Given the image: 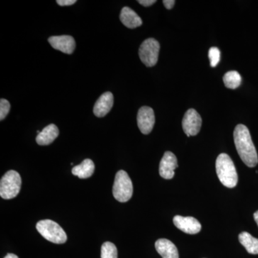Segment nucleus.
<instances>
[{"label":"nucleus","mask_w":258,"mask_h":258,"mask_svg":"<svg viewBox=\"0 0 258 258\" xmlns=\"http://www.w3.org/2000/svg\"><path fill=\"white\" fill-rule=\"evenodd\" d=\"M234 140L237 153L244 164L249 167H254L257 165V151L247 126L239 124L235 127L234 131Z\"/></svg>","instance_id":"1"},{"label":"nucleus","mask_w":258,"mask_h":258,"mask_svg":"<svg viewBox=\"0 0 258 258\" xmlns=\"http://www.w3.org/2000/svg\"><path fill=\"white\" fill-rule=\"evenodd\" d=\"M217 176L226 187L233 188L238 182V175L233 161L227 154H221L216 160Z\"/></svg>","instance_id":"2"},{"label":"nucleus","mask_w":258,"mask_h":258,"mask_svg":"<svg viewBox=\"0 0 258 258\" xmlns=\"http://www.w3.org/2000/svg\"><path fill=\"white\" fill-rule=\"evenodd\" d=\"M36 228L44 238L52 243L63 244L67 241V235L63 229L52 220H40L37 222Z\"/></svg>","instance_id":"3"},{"label":"nucleus","mask_w":258,"mask_h":258,"mask_svg":"<svg viewBox=\"0 0 258 258\" xmlns=\"http://www.w3.org/2000/svg\"><path fill=\"white\" fill-rule=\"evenodd\" d=\"M22 179L18 171H8L0 181V196L4 200L16 198L21 189Z\"/></svg>","instance_id":"4"},{"label":"nucleus","mask_w":258,"mask_h":258,"mask_svg":"<svg viewBox=\"0 0 258 258\" xmlns=\"http://www.w3.org/2000/svg\"><path fill=\"white\" fill-rule=\"evenodd\" d=\"M113 197L120 203H126L133 195V184L128 174L125 171L116 173L113 186Z\"/></svg>","instance_id":"5"},{"label":"nucleus","mask_w":258,"mask_h":258,"mask_svg":"<svg viewBox=\"0 0 258 258\" xmlns=\"http://www.w3.org/2000/svg\"><path fill=\"white\" fill-rule=\"evenodd\" d=\"M160 45L157 40L149 38L144 40L139 47V55L141 60L147 67H153L157 63Z\"/></svg>","instance_id":"6"},{"label":"nucleus","mask_w":258,"mask_h":258,"mask_svg":"<svg viewBox=\"0 0 258 258\" xmlns=\"http://www.w3.org/2000/svg\"><path fill=\"white\" fill-rule=\"evenodd\" d=\"M202 118L196 110L191 108L185 113L182 120V128L188 137L196 136L200 132Z\"/></svg>","instance_id":"7"},{"label":"nucleus","mask_w":258,"mask_h":258,"mask_svg":"<svg viewBox=\"0 0 258 258\" xmlns=\"http://www.w3.org/2000/svg\"><path fill=\"white\" fill-rule=\"evenodd\" d=\"M137 123L142 134H149L152 132L155 123L154 110L149 106H143L139 110Z\"/></svg>","instance_id":"8"},{"label":"nucleus","mask_w":258,"mask_h":258,"mask_svg":"<svg viewBox=\"0 0 258 258\" xmlns=\"http://www.w3.org/2000/svg\"><path fill=\"white\" fill-rule=\"evenodd\" d=\"M178 167L177 159L171 152H166L163 156L159 164V174L165 179H171L174 177V170Z\"/></svg>","instance_id":"9"},{"label":"nucleus","mask_w":258,"mask_h":258,"mask_svg":"<svg viewBox=\"0 0 258 258\" xmlns=\"http://www.w3.org/2000/svg\"><path fill=\"white\" fill-rule=\"evenodd\" d=\"M174 225L179 230L182 231L186 234L195 235L200 232L202 228L201 224L197 219L192 217H182L176 215L174 217Z\"/></svg>","instance_id":"10"},{"label":"nucleus","mask_w":258,"mask_h":258,"mask_svg":"<svg viewBox=\"0 0 258 258\" xmlns=\"http://www.w3.org/2000/svg\"><path fill=\"white\" fill-rule=\"evenodd\" d=\"M51 46L57 50L66 54H72L76 48V41L74 37L70 35L52 36L48 38Z\"/></svg>","instance_id":"11"},{"label":"nucleus","mask_w":258,"mask_h":258,"mask_svg":"<svg viewBox=\"0 0 258 258\" xmlns=\"http://www.w3.org/2000/svg\"><path fill=\"white\" fill-rule=\"evenodd\" d=\"M113 106V96L111 92L102 94L93 107V113L98 118L108 114Z\"/></svg>","instance_id":"12"},{"label":"nucleus","mask_w":258,"mask_h":258,"mask_svg":"<svg viewBox=\"0 0 258 258\" xmlns=\"http://www.w3.org/2000/svg\"><path fill=\"white\" fill-rule=\"evenodd\" d=\"M155 247L162 258H179V252L175 244L167 239L158 240Z\"/></svg>","instance_id":"13"},{"label":"nucleus","mask_w":258,"mask_h":258,"mask_svg":"<svg viewBox=\"0 0 258 258\" xmlns=\"http://www.w3.org/2000/svg\"><path fill=\"white\" fill-rule=\"evenodd\" d=\"M120 20L124 26L130 29L138 28L142 25V20L133 10L125 7L121 10Z\"/></svg>","instance_id":"14"},{"label":"nucleus","mask_w":258,"mask_h":258,"mask_svg":"<svg viewBox=\"0 0 258 258\" xmlns=\"http://www.w3.org/2000/svg\"><path fill=\"white\" fill-rule=\"evenodd\" d=\"M58 135V128L55 124H50L42 129V132L37 136L36 142L40 146L49 145L55 141Z\"/></svg>","instance_id":"15"},{"label":"nucleus","mask_w":258,"mask_h":258,"mask_svg":"<svg viewBox=\"0 0 258 258\" xmlns=\"http://www.w3.org/2000/svg\"><path fill=\"white\" fill-rule=\"evenodd\" d=\"M94 171V163L91 159H86L79 165L74 166L72 173L80 179H87L93 175Z\"/></svg>","instance_id":"16"},{"label":"nucleus","mask_w":258,"mask_h":258,"mask_svg":"<svg viewBox=\"0 0 258 258\" xmlns=\"http://www.w3.org/2000/svg\"><path fill=\"white\" fill-rule=\"evenodd\" d=\"M239 241L249 254H258V239L252 237L247 232L239 235Z\"/></svg>","instance_id":"17"},{"label":"nucleus","mask_w":258,"mask_h":258,"mask_svg":"<svg viewBox=\"0 0 258 258\" xmlns=\"http://www.w3.org/2000/svg\"><path fill=\"white\" fill-rule=\"evenodd\" d=\"M224 83L226 87L230 89H236L240 86L242 78L238 72L235 71H229L224 76Z\"/></svg>","instance_id":"18"},{"label":"nucleus","mask_w":258,"mask_h":258,"mask_svg":"<svg viewBox=\"0 0 258 258\" xmlns=\"http://www.w3.org/2000/svg\"><path fill=\"white\" fill-rule=\"evenodd\" d=\"M101 258H118V250L114 244L106 242L101 247Z\"/></svg>","instance_id":"19"},{"label":"nucleus","mask_w":258,"mask_h":258,"mask_svg":"<svg viewBox=\"0 0 258 258\" xmlns=\"http://www.w3.org/2000/svg\"><path fill=\"white\" fill-rule=\"evenodd\" d=\"M209 58L212 67H216L220 60V51L217 47H212L209 50Z\"/></svg>","instance_id":"20"},{"label":"nucleus","mask_w":258,"mask_h":258,"mask_svg":"<svg viewBox=\"0 0 258 258\" xmlns=\"http://www.w3.org/2000/svg\"><path fill=\"white\" fill-rule=\"evenodd\" d=\"M10 110V103L6 99L0 100V120H4L9 113Z\"/></svg>","instance_id":"21"},{"label":"nucleus","mask_w":258,"mask_h":258,"mask_svg":"<svg viewBox=\"0 0 258 258\" xmlns=\"http://www.w3.org/2000/svg\"><path fill=\"white\" fill-rule=\"evenodd\" d=\"M56 3L60 6H70L76 3V0H57Z\"/></svg>","instance_id":"22"},{"label":"nucleus","mask_w":258,"mask_h":258,"mask_svg":"<svg viewBox=\"0 0 258 258\" xmlns=\"http://www.w3.org/2000/svg\"><path fill=\"white\" fill-rule=\"evenodd\" d=\"M163 4H164L166 9L171 10L172 9L173 7L175 5V1L174 0H164Z\"/></svg>","instance_id":"23"},{"label":"nucleus","mask_w":258,"mask_h":258,"mask_svg":"<svg viewBox=\"0 0 258 258\" xmlns=\"http://www.w3.org/2000/svg\"><path fill=\"white\" fill-rule=\"evenodd\" d=\"M138 3L144 7H149L157 3V1L156 0H139Z\"/></svg>","instance_id":"24"},{"label":"nucleus","mask_w":258,"mask_h":258,"mask_svg":"<svg viewBox=\"0 0 258 258\" xmlns=\"http://www.w3.org/2000/svg\"><path fill=\"white\" fill-rule=\"evenodd\" d=\"M5 258H19L18 256L16 255V254H13V253H9L7 254L6 256H5Z\"/></svg>","instance_id":"25"},{"label":"nucleus","mask_w":258,"mask_h":258,"mask_svg":"<svg viewBox=\"0 0 258 258\" xmlns=\"http://www.w3.org/2000/svg\"><path fill=\"white\" fill-rule=\"evenodd\" d=\"M254 221L256 222V223H257V225L258 226V210L257 212H254Z\"/></svg>","instance_id":"26"}]
</instances>
